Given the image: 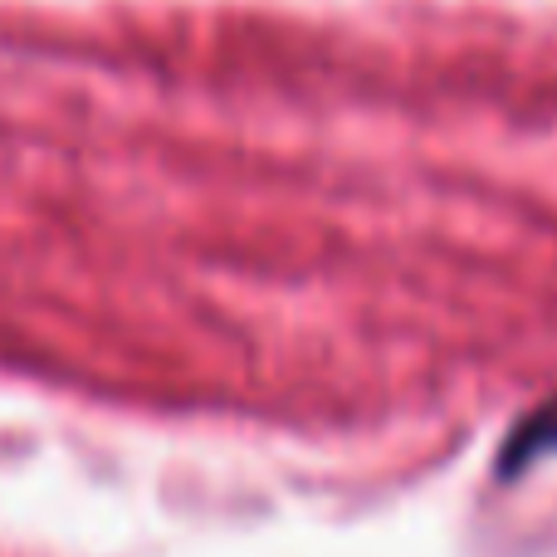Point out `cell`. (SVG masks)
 <instances>
[{"mask_svg": "<svg viewBox=\"0 0 557 557\" xmlns=\"http://www.w3.org/2000/svg\"><path fill=\"white\" fill-rule=\"evenodd\" d=\"M553 455H557V396H548V401H539L533 411L519 416V425L499 445L494 474H499V484H513L529 470H539L543 460H553Z\"/></svg>", "mask_w": 557, "mask_h": 557, "instance_id": "1", "label": "cell"}]
</instances>
